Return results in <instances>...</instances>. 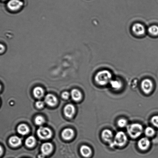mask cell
<instances>
[{
    "label": "cell",
    "instance_id": "cell-1",
    "mask_svg": "<svg viewBox=\"0 0 158 158\" xmlns=\"http://www.w3.org/2000/svg\"><path fill=\"white\" fill-rule=\"evenodd\" d=\"M112 75L108 70H102L98 72L95 76L96 82L101 85H106L112 80Z\"/></svg>",
    "mask_w": 158,
    "mask_h": 158
},
{
    "label": "cell",
    "instance_id": "cell-2",
    "mask_svg": "<svg viewBox=\"0 0 158 158\" xmlns=\"http://www.w3.org/2000/svg\"><path fill=\"white\" fill-rule=\"evenodd\" d=\"M142 126L139 123H134L129 125L127 127V131L129 135L132 138L139 137L142 133Z\"/></svg>",
    "mask_w": 158,
    "mask_h": 158
},
{
    "label": "cell",
    "instance_id": "cell-3",
    "mask_svg": "<svg viewBox=\"0 0 158 158\" xmlns=\"http://www.w3.org/2000/svg\"><path fill=\"white\" fill-rule=\"evenodd\" d=\"M127 138L126 135L123 131H119L115 136L114 144L118 146L121 147L126 143Z\"/></svg>",
    "mask_w": 158,
    "mask_h": 158
},
{
    "label": "cell",
    "instance_id": "cell-4",
    "mask_svg": "<svg viewBox=\"0 0 158 158\" xmlns=\"http://www.w3.org/2000/svg\"><path fill=\"white\" fill-rule=\"evenodd\" d=\"M37 134L40 139H45L51 137L52 132L48 128L41 127L37 130Z\"/></svg>",
    "mask_w": 158,
    "mask_h": 158
},
{
    "label": "cell",
    "instance_id": "cell-5",
    "mask_svg": "<svg viewBox=\"0 0 158 158\" xmlns=\"http://www.w3.org/2000/svg\"><path fill=\"white\" fill-rule=\"evenodd\" d=\"M23 5V3L20 0H10L7 4L8 8L13 11L19 10Z\"/></svg>",
    "mask_w": 158,
    "mask_h": 158
},
{
    "label": "cell",
    "instance_id": "cell-6",
    "mask_svg": "<svg viewBox=\"0 0 158 158\" xmlns=\"http://www.w3.org/2000/svg\"><path fill=\"white\" fill-rule=\"evenodd\" d=\"M153 87V83L150 80L145 79L142 81L141 87L143 91L146 94H149L151 92Z\"/></svg>",
    "mask_w": 158,
    "mask_h": 158
},
{
    "label": "cell",
    "instance_id": "cell-7",
    "mask_svg": "<svg viewBox=\"0 0 158 158\" xmlns=\"http://www.w3.org/2000/svg\"><path fill=\"white\" fill-rule=\"evenodd\" d=\"M132 30L133 33L137 36H142L145 33V28L144 26L139 23L133 24Z\"/></svg>",
    "mask_w": 158,
    "mask_h": 158
},
{
    "label": "cell",
    "instance_id": "cell-8",
    "mask_svg": "<svg viewBox=\"0 0 158 158\" xmlns=\"http://www.w3.org/2000/svg\"><path fill=\"white\" fill-rule=\"evenodd\" d=\"M150 142L147 138L144 137L141 139L138 142V146L140 149L145 150H147L149 147Z\"/></svg>",
    "mask_w": 158,
    "mask_h": 158
},
{
    "label": "cell",
    "instance_id": "cell-9",
    "mask_svg": "<svg viewBox=\"0 0 158 158\" xmlns=\"http://www.w3.org/2000/svg\"><path fill=\"white\" fill-rule=\"evenodd\" d=\"M75 108L73 105L69 104L66 106L64 108V113L67 117L71 118L74 114Z\"/></svg>",
    "mask_w": 158,
    "mask_h": 158
},
{
    "label": "cell",
    "instance_id": "cell-10",
    "mask_svg": "<svg viewBox=\"0 0 158 158\" xmlns=\"http://www.w3.org/2000/svg\"><path fill=\"white\" fill-rule=\"evenodd\" d=\"M53 147L51 143H46L43 144L41 147V150L42 153L44 156L46 155H48L51 152Z\"/></svg>",
    "mask_w": 158,
    "mask_h": 158
},
{
    "label": "cell",
    "instance_id": "cell-11",
    "mask_svg": "<svg viewBox=\"0 0 158 158\" xmlns=\"http://www.w3.org/2000/svg\"><path fill=\"white\" fill-rule=\"evenodd\" d=\"M113 137L112 132L109 130H105L102 131V138L104 140L107 142H110Z\"/></svg>",
    "mask_w": 158,
    "mask_h": 158
},
{
    "label": "cell",
    "instance_id": "cell-12",
    "mask_svg": "<svg viewBox=\"0 0 158 158\" xmlns=\"http://www.w3.org/2000/svg\"><path fill=\"white\" fill-rule=\"evenodd\" d=\"M45 101L50 106H54L57 103V99L53 95L48 94L45 97Z\"/></svg>",
    "mask_w": 158,
    "mask_h": 158
},
{
    "label": "cell",
    "instance_id": "cell-13",
    "mask_svg": "<svg viewBox=\"0 0 158 158\" xmlns=\"http://www.w3.org/2000/svg\"><path fill=\"white\" fill-rule=\"evenodd\" d=\"M81 154L84 157L88 158L91 156L92 150L91 149L86 145H83L80 149Z\"/></svg>",
    "mask_w": 158,
    "mask_h": 158
},
{
    "label": "cell",
    "instance_id": "cell-14",
    "mask_svg": "<svg viewBox=\"0 0 158 158\" xmlns=\"http://www.w3.org/2000/svg\"><path fill=\"white\" fill-rule=\"evenodd\" d=\"M74 132L73 130L70 128H66L62 133V136L66 140H69L73 137Z\"/></svg>",
    "mask_w": 158,
    "mask_h": 158
},
{
    "label": "cell",
    "instance_id": "cell-15",
    "mask_svg": "<svg viewBox=\"0 0 158 158\" xmlns=\"http://www.w3.org/2000/svg\"><path fill=\"white\" fill-rule=\"evenodd\" d=\"M112 88L115 90H119L122 88V83L120 80L118 79H112L110 82Z\"/></svg>",
    "mask_w": 158,
    "mask_h": 158
},
{
    "label": "cell",
    "instance_id": "cell-16",
    "mask_svg": "<svg viewBox=\"0 0 158 158\" xmlns=\"http://www.w3.org/2000/svg\"><path fill=\"white\" fill-rule=\"evenodd\" d=\"M10 145L13 147H17L21 143V139L17 136H13L10 137L9 140Z\"/></svg>",
    "mask_w": 158,
    "mask_h": 158
},
{
    "label": "cell",
    "instance_id": "cell-17",
    "mask_svg": "<svg viewBox=\"0 0 158 158\" xmlns=\"http://www.w3.org/2000/svg\"><path fill=\"white\" fill-rule=\"evenodd\" d=\"M71 96L73 99L76 101L80 100L82 96L81 92L76 89L72 90Z\"/></svg>",
    "mask_w": 158,
    "mask_h": 158
},
{
    "label": "cell",
    "instance_id": "cell-18",
    "mask_svg": "<svg viewBox=\"0 0 158 158\" xmlns=\"http://www.w3.org/2000/svg\"><path fill=\"white\" fill-rule=\"evenodd\" d=\"M18 131L19 134L25 135L28 133L29 129L28 127L25 124H22L18 127Z\"/></svg>",
    "mask_w": 158,
    "mask_h": 158
},
{
    "label": "cell",
    "instance_id": "cell-19",
    "mask_svg": "<svg viewBox=\"0 0 158 158\" xmlns=\"http://www.w3.org/2000/svg\"><path fill=\"white\" fill-rule=\"evenodd\" d=\"M33 94L35 97L40 98L44 95V90L42 88L40 87H35L33 90Z\"/></svg>",
    "mask_w": 158,
    "mask_h": 158
},
{
    "label": "cell",
    "instance_id": "cell-20",
    "mask_svg": "<svg viewBox=\"0 0 158 158\" xmlns=\"http://www.w3.org/2000/svg\"><path fill=\"white\" fill-rule=\"evenodd\" d=\"M25 143L27 146L29 147H33L36 143V139L33 136H30L26 139Z\"/></svg>",
    "mask_w": 158,
    "mask_h": 158
},
{
    "label": "cell",
    "instance_id": "cell-21",
    "mask_svg": "<svg viewBox=\"0 0 158 158\" xmlns=\"http://www.w3.org/2000/svg\"><path fill=\"white\" fill-rule=\"evenodd\" d=\"M148 32L153 36H157L158 35V27L156 25H152L148 27Z\"/></svg>",
    "mask_w": 158,
    "mask_h": 158
},
{
    "label": "cell",
    "instance_id": "cell-22",
    "mask_svg": "<svg viewBox=\"0 0 158 158\" xmlns=\"http://www.w3.org/2000/svg\"><path fill=\"white\" fill-rule=\"evenodd\" d=\"M145 134L149 137H151L154 135L155 130L151 127H147L145 131Z\"/></svg>",
    "mask_w": 158,
    "mask_h": 158
},
{
    "label": "cell",
    "instance_id": "cell-23",
    "mask_svg": "<svg viewBox=\"0 0 158 158\" xmlns=\"http://www.w3.org/2000/svg\"><path fill=\"white\" fill-rule=\"evenodd\" d=\"M35 122L36 125H42L44 122V119L42 116H37L36 118H35Z\"/></svg>",
    "mask_w": 158,
    "mask_h": 158
},
{
    "label": "cell",
    "instance_id": "cell-24",
    "mask_svg": "<svg viewBox=\"0 0 158 158\" xmlns=\"http://www.w3.org/2000/svg\"><path fill=\"white\" fill-rule=\"evenodd\" d=\"M118 125L121 128H123V127L126 126L127 121L125 119H121L118 121Z\"/></svg>",
    "mask_w": 158,
    "mask_h": 158
},
{
    "label": "cell",
    "instance_id": "cell-25",
    "mask_svg": "<svg viewBox=\"0 0 158 158\" xmlns=\"http://www.w3.org/2000/svg\"><path fill=\"white\" fill-rule=\"evenodd\" d=\"M151 122L154 126L158 128V116H155L152 118Z\"/></svg>",
    "mask_w": 158,
    "mask_h": 158
},
{
    "label": "cell",
    "instance_id": "cell-26",
    "mask_svg": "<svg viewBox=\"0 0 158 158\" xmlns=\"http://www.w3.org/2000/svg\"><path fill=\"white\" fill-rule=\"evenodd\" d=\"M36 106L38 108H42L44 106V102L41 101H38L36 103Z\"/></svg>",
    "mask_w": 158,
    "mask_h": 158
},
{
    "label": "cell",
    "instance_id": "cell-27",
    "mask_svg": "<svg viewBox=\"0 0 158 158\" xmlns=\"http://www.w3.org/2000/svg\"><path fill=\"white\" fill-rule=\"evenodd\" d=\"M69 97V94L68 92H64L62 94V97L64 99H68Z\"/></svg>",
    "mask_w": 158,
    "mask_h": 158
},
{
    "label": "cell",
    "instance_id": "cell-28",
    "mask_svg": "<svg viewBox=\"0 0 158 158\" xmlns=\"http://www.w3.org/2000/svg\"><path fill=\"white\" fill-rule=\"evenodd\" d=\"M5 50V48L3 44H0V53H2Z\"/></svg>",
    "mask_w": 158,
    "mask_h": 158
},
{
    "label": "cell",
    "instance_id": "cell-29",
    "mask_svg": "<svg viewBox=\"0 0 158 158\" xmlns=\"http://www.w3.org/2000/svg\"><path fill=\"white\" fill-rule=\"evenodd\" d=\"M3 153V150L2 147H1V146H0V156Z\"/></svg>",
    "mask_w": 158,
    "mask_h": 158
},
{
    "label": "cell",
    "instance_id": "cell-30",
    "mask_svg": "<svg viewBox=\"0 0 158 158\" xmlns=\"http://www.w3.org/2000/svg\"><path fill=\"white\" fill-rule=\"evenodd\" d=\"M44 155L42 154H41V155H40V157L39 158H44Z\"/></svg>",
    "mask_w": 158,
    "mask_h": 158
},
{
    "label": "cell",
    "instance_id": "cell-31",
    "mask_svg": "<svg viewBox=\"0 0 158 158\" xmlns=\"http://www.w3.org/2000/svg\"><path fill=\"white\" fill-rule=\"evenodd\" d=\"M1 85H0V90H1Z\"/></svg>",
    "mask_w": 158,
    "mask_h": 158
},
{
    "label": "cell",
    "instance_id": "cell-32",
    "mask_svg": "<svg viewBox=\"0 0 158 158\" xmlns=\"http://www.w3.org/2000/svg\"><path fill=\"white\" fill-rule=\"evenodd\" d=\"M3 1H5V0H3Z\"/></svg>",
    "mask_w": 158,
    "mask_h": 158
}]
</instances>
